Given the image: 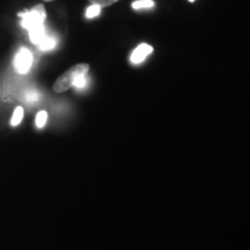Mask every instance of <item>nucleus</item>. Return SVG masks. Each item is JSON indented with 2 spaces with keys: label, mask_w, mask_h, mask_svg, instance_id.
<instances>
[{
  "label": "nucleus",
  "mask_w": 250,
  "mask_h": 250,
  "mask_svg": "<svg viewBox=\"0 0 250 250\" xmlns=\"http://www.w3.org/2000/svg\"><path fill=\"white\" fill-rule=\"evenodd\" d=\"M86 76H87V74H81V76L78 77L77 79L74 80L73 86L77 87V88H83V87H85L86 83H87Z\"/></svg>",
  "instance_id": "11"
},
{
  "label": "nucleus",
  "mask_w": 250,
  "mask_h": 250,
  "mask_svg": "<svg viewBox=\"0 0 250 250\" xmlns=\"http://www.w3.org/2000/svg\"><path fill=\"white\" fill-rule=\"evenodd\" d=\"M152 52H153L152 46L146 44V43H143V44L138 45L136 49H134L132 55H131V62H132L133 64H139V62L145 61V58L147 57L148 55H151Z\"/></svg>",
  "instance_id": "4"
},
{
  "label": "nucleus",
  "mask_w": 250,
  "mask_h": 250,
  "mask_svg": "<svg viewBox=\"0 0 250 250\" xmlns=\"http://www.w3.org/2000/svg\"><path fill=\"white\" fill-rule=\"evenodd\" d=\"M23 118V108L22 107H17L13 112V116H12L11 120V125L12 126H17L21 123Z\"/></svg>",
  "instance_id": "6"
},
{
  "label": "nucleus",
  "mask_w": 250,
  "mask_h": 250,
  "mask_svg": "<svg viewBox=\"0 0 250 250\" xmlns=\"http://www.w3.org/2000/svg\"><path fill=\"white\" fill-rule=\"evenodd\" d=\"M100 13H101V7L99 5H90L86 11V17L88 19H93L98 17Z\"/></svg>",
  "instance_id": "9"
},
{
  "label": "nucleus",
  "mask_w": 250,
  "mask_h": 250,
  "mask_svg": "<svg viewBox=\"0 0 250 250\" xmlns=\"http://www.w3.org/2000/svg\"><path fill=\"white\" fill-rule=\"evenodd\" d=\"M189 1H190V2H193V1H195V0H189Z\"/></svg>",
  "instance_id": "14"
},
{
  "label": "nucleus",
  "mask_w": 250,
  "mask_h": 250,
  "mask_svg": "<svg viewBox=\"0 0 250 250\" xmlns=\"http://www.w3.org/2000/svg\"><path fill=\"white\" fill-rule=\"evenodd\" d=\"M24 98H26L27 102H36L40 98V94L36 90H27Z\"/></svg>",
  "instance_id": "12"
},
{
  "label": "nucleus",
  "mask_w": 250,
  "mask_h": 250,
  "mask_svg": "<svg viewBox=\"0 0 250 250\" xmlns=\"http://www.w3.org/2000/svg\"><path fill=\"white\" fill-rule=\"evenodd\" d=\"M89 71V65L87 62H80V64L74 65L67 71H65L57 80L55 81L52 89L56 93H62L66 92L70 88L73 87L74 80L81 74H87Z\"/></svg>",
  "instance_id": "2"
},
{
  "label": "nucleus",
  "mask_w": 250,
  "mask_h": 250,
  "mask_svg": "<svg viewBox=\"0 0 250 250\" xmlns=\"http://www.w3.org/2000/svg\"><path fill=\"white\" fill-rule=\"evenodd\" d=\"M88 1L92 5H99L101 8H104L116 4V2L120 1V0H88Z\"/></svg>",
  "instance_id": "10"
},
{
  "label": "nucleus",
  "mask_w": 250,
  "mask_h": 250,
  "mask_svg": "<svg viewBox=\"0 0 250 250\" xmlns=\"http://www.w3.org/2000/svg\"><path fill=\"white\" fill-rule=\"evenodd\" d=\"M36 46L42 51H49V50H52L56 46V40L54 37L46 35Z\"/></svg>",
  "instance_id": "5"
},
{
  "label": "nucleus",
  "mask_w": 250,
  "mask_h": 250,
  "mask_svg": "<svg viewBox=\"0 0 250 250\" xmlns=\"http://www.w3.org/2000/svg\"><path fill=\"white\" fill-rule=\"evenodd\" d=\"M44 1H54V0H44Z\"/></svg>",
  "instance_id": "13"
},
{
  "label": "nucleus",
  "mask_w": 250,
  "mask_h": 250,
  "mask_svg": "<svg viewBox=\"0 0 250 250\" xmlns=\"http://www.w3.org/2000/svg\"><path fill=\"white\" fill-rule=\"evenodd\" d=\"M21 18V26L29 33L30 41L37 45L46 36L44 22L46 19V12L42 4L36 5L30 11L22 12L18 14Z\"/></svg>",
  "instance_id": "1"
},
{
  "label": "nucleus",
  "mask_w": 250,
  "mask_h": 250,
  "mask_svg": "<svg viewBox=\"0 0 250 250\" xmlns=\"http://www.w3.org/2000/svg\"><path fill=\"white\" fill-rule=\"evenodd\" d=\"M33 65V55L30 50L21 48L14 58V68L19 74H26Z\"/></svg>",
  "instance_id": "3"
},
{
  "label": "nucleus",
  "mask_w": 250,
  "mask_h": 250,
  "mask_svg": "<svg viewBox=\"0 0 250 250\" xmlns=\"http://www.w3.org/2000/svg\"><path fill=\"white\" fill-rule=\"evenodd\" d=\"M154 6V2L152 0H137L132 4V8L142 9V8H152Z\"/></svg>",
  "instance_id": "7"
},
{
  "label": "nucleus",
  "mask_w": 250,
  "mask_h": 250,
  "mask_svg": "<svg viewBox=\"0 0 250 250\" xmlns=\"http://www.w3.org/2000/svg\"><path fill=\"white\" fill-rule=\"evenodd\" d=\"M46 121H48V112L45 110L40 111L39 114L36 115V126L42 129L43 126L46 124Z\"/></svg>",
  "instance_id": "8"
}]
</instances>
